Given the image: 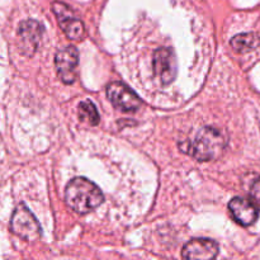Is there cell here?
<instances>
[{"mask_svg": "<svg viewBox=\"0 0 260 260\" xmlns=\"http://www.w3.org/2000/svg\"><path fill=\"white\" fill-rule=\"evenodd\" d=\"M226 144L228 141L222 132L213 127H205L198 132L193 141L188 142L187 147L182 149L198 161H211L221 156Z\"/></svg>", "mask_w": 260, "mask_h": 260, "instance_id": "cell-2", "label": "cell"}, {"mask_svg": "<svg viewBox=\"0 0 260 260\" xmlns=\"http://www.w3.org/2000/svg\"><path fill=\"white\" fill-rule=\"evenodd\" d=\"M52 10L57 18L61 29L70 40L79 41L84 37L85 29H84L83 22L76 17L71 8H69L63 3L55 2L52 4Z\"/></svg>", "mask_w": 260, "mask_h": 260, "instance_id": "cell-4", "label": "cell"}, {"mask_svg": "<svg viewBox=\"0 0 260 260\" xmlns=\"http://www.w3.org/2000/svg\"><path fill=\"white\" fill-rule=\"evenodd\" d=\"M107 95L116 108L123 112H136L141 106V99L132 89L122 83H112L107 88Z\"/></svg>", "mask_w": 260, "mask_h": 260, "instance_id": "cell-5", "label": "cell"}, {"mask_svg": "<svg viewBox=\"0 0 260 260\" xmlns=\"http://www.w3.org/2000/svg\"><path fill=\"white\" fill-rule=\"evenodd\" d=\"M42 32V24L37 20L28 19L20 23L18 28V38H19L20 51L25 56H32L36 52Z\"/></svg>", "mask_w": 260, "mask_h": 260, "instance_id": "cell-8", "label": "cell"}, {"mask_svg": "<svg viewBox=\"0 0 260 260\" xmlns=\"http://www.w3.org/2000/svg\"><path fill=\"white\" fill-rule=\"evenodd\" d=\"M65 201L71 210L84 215L99 207L104 201V196L91 180L78 177L69 182L65 190Z\"/></svg>", "mask_w": 260, "mask_h": 260, "instance_id": "cell-1", "label": "cell"}, {"mask_svg": "<svg viewBox=\"0 0 260 260\" xmlns=\"http://www.w3.org/2000/svg\"><path fill=\"white\" fill-rule=\"evenodd\" d=\"M217 254V243L211 239H193L183 248L184 260H213Z\"/></svg>", "mask_w": 260, "mask_h": 260, "instance_id": "cell-9", "label": "cell"}, {"mask_svg": "<svg viewBox=\"0 0 260 260\" xmlns=\"http://www.w3.org/2000/svg\"><path fill=\"white\" fill-rule=\"evenodd\" d=\"M79 117H80L81 121L86 122V123L91 124V126L98 124L99 119H101L94 103L91 101H88V99L79 104Z\"/></svg>", "mask_w": 260, "mask_h": 260, "instance_id": "cell-12", "label": "cell"}, {"mask_svg": "<svg viewBox=\"0 0 260 260\" xmlns=\"http://www.w3.org/2000/svg\"><path fill=\"white\" fill-rule=\"evenodd\" d=\"M154 71L162 84H170L177 76V57L170 48L162 47L154 53Z\"/></svg>", "mask_w": 260, "mask_h": 260, "instance_id": "cell-7", "label": "cell"}, {"mask_svg": "<svg viewBox=\"0 0 260 260\" xmlns=\"http://www.w3.org/2000/svg\"><path fill=\"white\" fill-rule=\"evenodd\" d=\"M10 228L13 233L23 240L35 241L41 236L40 223L36 220L35 215L23 203L13 212Z\"/></svg>", "mask_w": 260, "mask_h": 260, "instance_id": "cell-3", "label": "cell"}, {"mask_svg": "<svg viewBox=\"0 0 260 260\" xmlns=\"http://www.w3.org/2000/svg\"><path fill=\"white\" fill-rule=\"evenodd\" d=\"M229 210L234 220L241 226H250L258 220L259 210L254 202L243 197H235L229 203Z\"/></svg>", "mask_w": 260, "mask_h": 260, "instance_id": "cell-10", "label": "cell"}, {"mask_svg": "<svg viewBox=\"0 0 260 260\" xmlns=\"http://www.w3.org/2000/svg\"><path fill=\"white\" fill-rule=\"evenodd\" d=\"M260 38L255 33H241L231 40V46L236 52H248L259 46Z\"/></svg>", "mask_w": 260, "mask_h": 260, "instance_id": "cell-11", "label": "cell"}, {"mask_svg": "<svg viewBox=\"0 0 260 260\" xmlns=\"http://www.w3.org/2000/svg\"><path fill=\"white\" fill-rule=\"evenodd\" d=\"M250 197L253 202L260 205V178L254 180V183L250 187Z\"/></svg>", "mask_w": 260, "mask_h": 260, "instance_id": "cell-13", "label": "cell"}, {"mask_svg": "<svg viewBox=\"0 0 260 260\" xmlns=\"http://www.w3.org/2000/svg\"><path fill=\"white\" fill-rule=\"evenodd\" d=\"M79 52L74 46H68L56 52L55 65L58 78L65 84H73L76 79Z\"/></svg>", "mask_w": 260, "mask_h": 260, "instance_id": "cell-6", "label": "cell"}]
</instances>
